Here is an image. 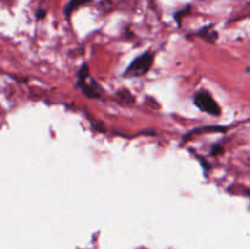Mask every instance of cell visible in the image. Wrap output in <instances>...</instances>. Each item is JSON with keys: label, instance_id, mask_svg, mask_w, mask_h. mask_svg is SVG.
<instances>
[{"label": "cell", "instance_id": "2", "mask_svg": "<svg viewBox=\"0 0 250 249\" xmlns=\"http://www.w3.org/2000/svg\"><path fill=\"white\" fill-rule=\"evenodd\" d=\"M194 103L200 110H203V111L208 112L210 115L217 116L221 112L217 103L212 99L210 93H208L207 90H200V92H198L194 97Z\"/></svg>", "mask_w": 250, "mask_h": 249}, {"label": "cell", "instance_id": "1", "mask_svg": "<svg viewBox=\"0 0 250 249\" xmlns=\"http://www.w3.org/2000/svg\"><path fill=\"white\" fill-rule=\"evenodd\" d=\"M153 61L154 55L148 51V53L142 54L139 58L132 61L131 65L128 66V68L125 72V76H127V77H139V76H143L144 73H146L150 70Z\"/></svg>", "mask_w": 250, "mask_h": 249}, {"label": "cell", "instance_id": "4", "mask_svg": "<svg viewBox=\"0 0 250 249\" xmlns=\"http://www.w3.org/2000/svg\"><path fill=\"white\" fill-rule=\"evenodd\" d=\"M45 10H39L38 12H37V17H38V19H43L44 16H45Z\"/></svg>", "mask_w": 250, "mask_h": 249}, {"label": "cell", "instance_id": "3", "mask_svg": "<svg viewBox=\"0 0 250 249\" xmlns=\"http://www.w3.org/2000/svg\"><path fill=\"white\" fill-rule=\"evenodd\" d=\"M89 1L90 0H70V2H68L67 7H66V10H65L66 16L70 17V15L72 14V12L75 11L77 7L82 6V5L87 4V2H89Z\"/></svg>", "mask_w": 250, "mask_h": 249}]
</instances>
